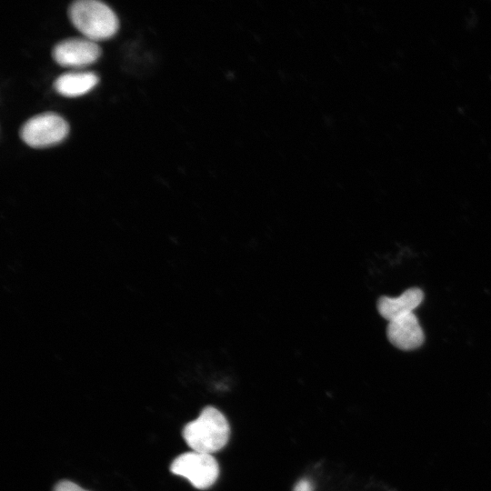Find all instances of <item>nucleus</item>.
<instances>
[{"label":"nucleus","mask_w":491,"mask_h":491,"mask_svg":"<svg viewBox=\"0 0 491 491\" xmlns=\"http://www.w3.org/2000/svg\"><path fill=\"white\" fill-rule=\"evenodd\" d=\"M99 82L93 72H68L59 75L55 83V90L63 96L76 97L90 92Z\"/></svg>","instance_id":"6e6552de"},{"label":"nucleus","mask_w":491,"mask_h":491,"mask_svg":"<svg viewBox=\"0 0 491 491\" xmlns=\"http://www.w3.org/2000/svg\"><path fill=\"white\" fill-rule=\"evenodd\" d=\"M53 491H88L84 488H82L77 484L69 481V480H62L55 484V486L53 488Z\"/></svg>","instance_id":"1a4fd4ad"},{"label":"nucleus","mask_w":491,"mask_h":491,"mask_svg":"<svg viewBox=\"0 0 491 491\" xmlns=\"http://www.w3.org/2000/svg\"><path fill=\"white\" fill-rule=\"evenodd\" d=\"M68 16L85 38L96 42L114 36L119 27L115 13L103 2L78 0L71 4Z\"/></svg>","instance_id":"f03ea898"},{"label":"nucleus","mask_w":491,"mask_h":491,"mask_svg":"<svg viewBox=\"0 0 491 491\" xmlns=\"http://www.w3.org/2000/svg\"><path fill=\"white\" fill-rule=\"evenodd\" d=\"M423 299V291L418 287H411L396 297L381 296L377 301V310L380 316L389 322L413 313Z\"/></svg>","instance_id":"0eeeda50"},{"label":"nucleus","mask_w":491,"mask_h":491,"mask_svg":"<svg viewBox=\"0 0 491 491\" xmlns=\"http://www.w3.org/2000/svg\"><path fill=\"white\" fill-rule=\"evenodd\" d=\"M293 491H314V486L310 480L302 478L296 483Z\"/></svg>","instance_id":"9d476101"},{"label":"nucleus","mask_w":491,"mask_h":491,"mask_svg":"<svg viewBox=\"0 0 491 491\" xmlns=\"http://www.w3.org/2000/svg\"><path fill=\"white\" fill-rule=\"evenodd\" d=\"M386 336L389 342L401 350H413L425 340L424 332L414 313L388 322Z\"/></svg>","instance_id":"423d86ee"},{"label":"nucleus","mask_w":491,"mask_h":491,"mask_svg":"<svg viewBox=\"0 0 491 491\" xmlns=\"http://www.w3.org/2000/svg\"><path fill=\"white\" fill-rule=\"evenodd\" d=\"M170 471L186 478L197 489L211 487L219 476V466L211 454L190 451L176 456Z\"/></svg>","instance_id":"20e7f679"},{"label":"nucleus","mask_w":491,"mask_h":491,"mask_svg":"<svg viewBox=\"0 0 491 491\" xmlns=\"http://www.w3.org/2000/svg\"><path fill=\"white\" fill-rule=\"evenodd\" d=\"M101 55L100 46L87 38H69L57 43L54 60L63 67L82 68L95 63Z\"/></svg>","instance_id":"39448f33"},{"label":"nucleus","mask_w":491,"mask_h":491,"mask_svg":"<svg viewBox=\"0 0 491 491\" xmlns=\"http://www.w3.org/2000/svg\"><path fill=\"white\" fill-rule=\"evenodd\" d=\"M68 133L69 125L61 115L46 112L25 122L20 129V137L31 147L43 148L61 143Z\"/></svg>","instance_id":"7ed1b4c3"},{"label":"nucleus","mask_w":491,"mask_h":491,"mask_svg":"<svg viewBox=\"0 0 491 491\" xmlns=\"http://www.w3.org/2000/svg\"><path fill=\"white\" fill-rule=\"evenodd\" d=\"M182 436L192 451L212 455L227 444L230 426L220 410L207 406L201 410L197 418L184 426Z\"/></svg>","instance_id":"f257e3e1"}]
</instances>
